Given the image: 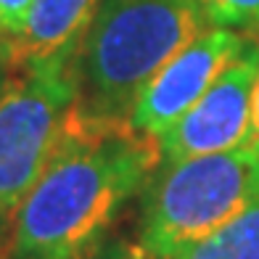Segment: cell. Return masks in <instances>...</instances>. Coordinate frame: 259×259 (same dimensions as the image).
Masks as SVG:
<instances>
[{
  "instance_id": "cell-1",
  "label": "cell",
  "mask_w": 259,
  "mask_h": 259,
  "mask_svg": "<svg viewBox=\"0 0 259 259\" xmlns=\"http://www.w3.org/2000/svg\"><path fill=\"white\" fill-rule=\"evenodd\" d=\"M156 169V138L74 103L51 164L8 222L3 259H74L111 230Z\"/></svg>"
},
{
  "instance_id": "cell-2",
  "label": "cell",
  "mask_w": 259,
  "mask_h": 259,
  "mask_svg": "<svg viewBox=\"0 0 259 259\" xmlns=\"http://www.w3.org/2000/svg\"><path fill=\"white\" fill-rule=\"evenodd\" d=\"M206 27L198 0H101L77 48V109L130 119L140 90Z\"/></svg>"
},
{
  "instance_id": "cell-3",
  "label": "cell",
  "mask_w": 259,
  "mask_h": 259,
  "mask_svg": "<svg viewBox=\"0 0 259 259\" xmlns=\"http://www.w3.org/2000/svg\"><path fill=\"white\" fill-rule=\"evenodd\" d=\"M259 198V154L249 146L159 167L140 191L138 243L159 259L206 238Z\"/></svg>"
},
{
  "instance_id": "cell-4",
  "label": "cell",
  "mask_w": 259,
  "mask_h": 259,
  "mask_svg": "<svg viewBox=\"0 0 259 259\" xmlns=\"http://www.w3.org/2000/svg\"><path fill=\"white\" fill-rule=\"evenodd\" d=\"M77 53L14 69L0 93V246L16 206L51 164L77 103Z\"/></svg>"
},
{
  "instance_id": "cell-5",
  "label": "cell",
  "mask_w": 259,
  "mask_h": 259,
  "mask_svg": "<svg viewBox=\"0 0 259 259\" xmlns=\"http://www.w3.org/2000/svg\"><path fill=\"white\" fill-rule=\"evenodd\" d=\"M256 72L259 40L249 37L243 51L233 58V64L214 79V85L161 138H156L159 167L249 146Z\"/></svg>"
},
{
  "instance_id": "cell-6",
  "label": "cell",
  "mask_w": 259,
  "mask_h": 259,
  "mask_svg": "<svg viewBox=\"0 0 259 259\" xmlns=\"http://www.w3.org/2000/svg\"><path fill=\"white\" fill-rule=\"evenodd\" d=\"M246 42L249 34L235 29L211 27L201 32L140 90L130 111V124L148 138H161L214 85Z\"/></svg>"
},
{
  "instance_id": "cell-7",
  "label": "cell",
  "mask_w": 259,
  "mask_h": 259,
  "mask_svg": "<svg viewBox=\"0 0 259 259\" xmlns=\"http://www.w3.org/2000/svg\"><path fill=\"white\" fill-rule=\"evenodd\" d=\"M98 6L101 0H34L21 37L0 51L11 69L51 56L77 53Z\"/></svg>"
},
{
  "instance_id": "cell-8",
  "label": "cell",
  "mask_w": 259,
  "mask_h": 259,
  "mask_svg": "<svg viewBox=\"0 0 259 259\" xmlns=\"http://www.w3.org/2000/svg\"><path fill=\"white\" fill-rule=\"evenodd\" d=\"M159 259H259V198L211 235Z\"/></svg>"
},
{
  "instance_id": "cell-9",
  "label": "cell",
  "mask_w": 259,
  "mask_h": 259,
  "mask_svg": "<svg viewBox=\"0 0 259 259\" xmlns=\"http://www.w3.org/2000/svg\"><path fill=\"white\" fill-rule=\"evenodd\" d=\"M211 27L235 29L259 40V0H198Z\"/></svg>"
},
{
  "instance_id": "cell-10",
  "label": "cell",
  "mask_w": 259,
  "mask_h": 259,
  "mask_svg": "<svg viewBox=\"0 0 259 259\" xmlns=\"http://www.w3.org/2000/svg\"><path fill=\"white\" fill-rule=\"evenodd\" d=\"M74 259H154L138 241L114 235L111 230L101 235L96 243H90L85 251H79Z\"/></svg>"
},
{
  "instance_id": "cell-11",
  "label": "cell",
  "mask_w": 259,
  "mask_h": 259,
  "mask_svg": "<svg viewBox=\"0 0 259 259\" xmlns=\"http://www.w3.org/2000/svg\"><path fill=\"white\" fill-rule=\"evenodd\" d=\"M34 0H0V48L21 37Z\"/></svg>"
},
{
  "instance_id": "cell-12",
  "label": "cell",
  "mask_w": 259,
  "mask_h": 259,
  "mask_svg": "<svg viewBox=\"0 0 259 259\" xmlns=\"http://www.w3.org/2000/svg\"><path fill=\"white\" fill-rule=\"evenodd\" d=\"M249 148L259 154V72L254 82V98H251V127H249Z\"/></svg>"
},
{
  "instance_id": "cell-13",
  "label": "cell",
  "mask_w": 259,
  "mask_h": 259,
  "mask_svg": "<svg viewBox=\"0 0 259 259\" xmlns=\"http://www.w3.org/2000/svg\"><path fill=\"white\" fill-rule=\"evenodd\" d=\"M11 74H14V69H11V64H8V58L3 56V51H0V93L6 90V85H8V79H11Z\"/></svg>"
},
{
  "instance_id": "cell-14",
  "label": "cell",
  "mask_w": 259,
  "mask_h": 259,
  "mask_svg": "<svg viewBox=\"0 0 259 259\" xmlns=\"http://www.w3.org/2000/svg\"><path fill=\"white\" fill-rule=\"evenodd\" d=\"M0 259H3V249H0Z\"/></svg>"
}]
</instances>
